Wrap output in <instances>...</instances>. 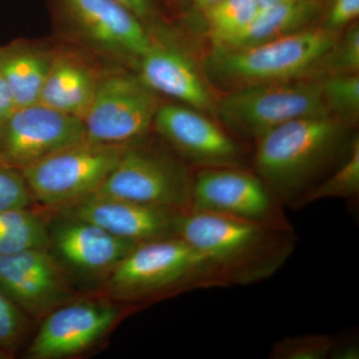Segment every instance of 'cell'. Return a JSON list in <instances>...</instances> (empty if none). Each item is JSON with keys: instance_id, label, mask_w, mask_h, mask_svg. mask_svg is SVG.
Returning a JSON list of instances; mask_svg holds the SVG:
<instances>
[{"instance_id": "6da1fadb", "label": "cell", "mask_w": 359, "mask_h": 359, "mask_svg": "<svg viewBox=\"0 0 359 359\" xmlns=\"http://www.w3.org/2000/svg\"><path fill=\"white\" fill-rule=\"evenodd\" d=\"M349 125L332 114L285 123L257 140L255 173L285 207L299 209L351 149Z\"/></svg>"}, {"instance_id": "7a4b0ae2", "label": "cell", "mask_w": 359, "mask_h": 359, "mask_svg": "<svg viewBox=\"0 0 359 359\" xmlns=\"http://www.w3.org/2000/svg\"><path fill=\"white\" fill-rule=\"evenodd\" d=\"M177 237L205 255L228 287L268 280L287 263L297 241L294 228L194 210L180 215Z\"/></svg>"}, {"instance_id": "3957f363", "label": "cell", "mask_w": 359, "mask_h": 359, "mask_svg": "<svg viewBox=\"0 0 359 359\" xmlns=\"http://www.w3.org/2000/svg\"><path fill=\"white\" fill-rule=\"evenodd\" d=\"M108 287L111 294L129 302L228 287L207 257L177 236L137 245L111 273Z\"/></svg>"}, {"instance_id": "277c9868", "label": "cell", "mask_w": 359, "mask_h": 359, "mask_svg": "<svg viewBox=\"0 0 359 359\" xmlns=\"http://www.w3.org/2000/svg\"><path fill=\"white\" fill-rule=\"evenodd\" d=\"M337 42L334 32L323 26L243 48L215 47L208 69L219 83L237 85L238 88L304 79L323 71Z\"/></svg>"}, {"instance_id": "5b68a950", "label": "cell", "mask_w": 359, "mask_h": 359, "mask_svg": "<svg viewBox=\"0 0 359 359\" xmlns=\"http://www.w3.org/2000/svg\"><path fill=\"white\" fill-rule=\"evenodd\" d=\"M226 129L245 138H261L299 118L332 114L318 80L299 79L240 87L216 105Z\"/></svg>"}, {"instance_id": "8992f818", "label": "cell", "mask_w": 359, "mask_h": 359, "mask_svg": "<svg viewBox=\"0 0 359 359\" xmlns=\"http://www.w3.org/2000/svg\"><path fill=\"white\" fill-rule=\"evenodd\" d=\"M128 145L79 142L21 170L33 199L62 208L95 192Z\"/></svg>"}, {"instance_id": "52a82bcc", "label": "cell", "mask_w": 359, "mask_h": 359, "mask_svg": "<svg viewBox=\"0 0 359 359\" xmlns=\"http://www.w3.org/2000/svg\"><path fill=\"white\" fill-rule=\"evenodd\" d=\"M194 174L172 156L130 144L95 195L189 211ZM92 195V194H91Z\"/></svg>"}, {"instance_id": "ba28073f", "label": "cell", "mask_w": 359, "mask_h": 359, "mask_svg": "<svg viewBox=\"0 0 359 359\" xmlns=\"http://www.w3.org/2000/svg\"><path fill=\"white\" fill-rule=\"evenodd\" d=\"M191 210L292 228L276 194L259 175L243 167L204 168L194 174Z\"/></svg>"}, {"instance_id": "9c48e42d", "label": "cell", "mask_w": 359, "mask_h": 359, "mask_svg": "<svg viewBox=\"0 0 359 359\" xmlns=\"http://www.w3.org/2000/svg\"><path fill=\"white\" fill-rule=\"evenodd\" d=\"M157 101L138 76L112 73L98 80L93 100L82 118L85 140L106 145H130L151 128Z\"/></svg>"}, {"instance_id": "30bf717a", "label": "cell", "mask_w": 359, "mask_h": 359, "mask_svg": "<svg viewBox=\"0 0 359 359\" xmlns=\"http://www.w3.org/2000/svg\"><path fill=\"white\" fill-rule=\"evenodd\" d=\"M83 140L80 118L40 102L18 107L0 124V162L21 171Z\"/></svg>"}, {"instance_id": "8fae6325", "label": "cell", "mask_w": 359, "mask_h": 359, "mask_svg": "<svg viewBox=\"0 0 359 359\" xmlns=\"http://www.w3.org/2000/svg\"><path fill=\"white\" fill-rule=\"evenodd\" d=\"M0 290L34 318L74 299L65 269L50 249L0 255Z\"/></svg>"}, {"instance_id": "7c38bea8", "label": "cell", "mask_w": 359, "mask_h": 359, "mask_svg": "<svg viewBox=\"0 0 359 359\" xmlns=\"http://www.w3.org/2000/svg\"><path fill=\"white\" fill-rule=\"evenodd\" d=\"M153 125L183 159L200 169L243 167L244 153L237 141L199 110L184 104L161 106Z\"/></svg>"}, {"instance_id": "4fadbf2b", "label": "cell", "mask_w": 359, "mask_h": 359, "mask_svg": "<svg viewBox=\"0 0 359 359\" xmlns=\"http://www.w3.org/2000/svg\"><path fill=\"white\" fill-rule=\"evenodd\" d=\"M119 313L105 302L72 301L43 318L27 358L61 359L84 353L107 334Z\"/></svg>"}, {"instance_id": "5bb4252c", "label": "cell", "mask_w": 359, "mask_h": 359, "mask_svg": "<svg viewBox=\"0 0 359 359\" xmlns=\"http://www.w3.org/2000/svg\"><path fill=\"white\" fill-rule=\"evenodd\" d=\"M75 29L92 46L138 63L152 36L126 7L114 0H60Z\"/></svg>"}, {"instance_id": "9a60e30c", "label": "cell", "mask_w": 359, "mask_h": 359, "mask_svg": "<svg viewBox=\"0 0 359 359\" xmlns=\"http://www.w3.org/2000/svg\"><path fill=\"white\" fill-rule=\"evenodd\" d=\"M59 212L61 216L88 222L112 235L140 244L177 236L179 216L185 211L92 194L59 208Z\"/></svg>"}, {"instance_id": "2e32d148", "label": "cell", "mask_w": 359, "mask_h": 359, "mask_svg": "<svg viewBox=\"0 0 359 359\" xmlns=\"http://www.w3.org/2000/svg\"><path fill=\"white\" fill-rule=\"evenodd\" d=\"M50 249L62 268L87 276L109 278L138 243L112 235L96 224L61 216L48 226Z\"/></svg>"}, {"instance_id": "e0dca14e", "label": "cell", "mask_w": 359, "mask_h": 359, "mask_svg": "<svg viewBox=\"0 0 359 359\" xmlns=\"http://www.w3.org/2000/svg\"><path fill=\"white\" fill-rule=\"evenodd\" d=\"M142 83L201 112L216 109L204 78L192 59L176 45L152 37L150 48L137 63Z\"/></svg>"}, {"instance_id": "ac0fdd59", "label": "cell", "mask_w": 359, "mask_h": 359, "mask_svg": "<svg viewBox=\"0 0 359 359\" xmlns=\"http://www.w3.org/2000/svg\"><path fill=\"white\" fill-rule=\"evenodd\" d=\"M98 80L77 58L53 55L39 102L82 120L93 100Z\"/></svg>"}, {"instance_id": "d6986e66", "label": "cell", "mask_w": 359, "mask_h": 359, "mask_svg": "<svg viewBox=\"0 0 359 359\" xmlns=\"http://www.w3.org/2000/svg\"><path fill=\"white\" fill-rule=\"evenodd\" d=\"M53 55L26 42L0 46V75L11 90L16 108L39 102Z\"/></svg>"}, {"instance_id": "ffe728a7", "label": "cell", "mask_w": 359, "mask_h": 359, "mask_svg": "<svg viewBox=\"0 0 359 359\" xmlns=\"http://www.w3.org/2000/svg\"><path fill=\"white\" fill-rule=\"evenodd\" d=\"M318 0H294L280 6L259 9L247 27L231 39L215 45L216 48L235 49L263 43L306 28L320 13Z\"/></svg>"}, {"instance_id": "44dd1931", "label": "cell", "mask_w": 359, "mask_h": 359, "mask_svg": "<svg viewBox=\"0 0 359 359\" xmlns=\"http://www.w3.org/2000/svg\"><path fill=\"white\" fill-rule=\"evenodd\" d=\"M50 249L48 226L28 209L0 212V255Z\"/></svg>"}, {"instance_id": "7402d4cb", "label": "cell", "mask_w": 359, "mask_h": 359, "mask_svg": "<svg viewBox=\"0 0 359 359\" xmlns=\"http://www.w3.org/2000/svg\"><path fill=\"white\" fill-rule=\"evenodd\" d=\"M259 7L256 0H219L205 9V20L215 45L244 30Z\"/></svg>"}, {"instance_id": "603a6c76", "label": "cell", "mask_w": 359, "mask_h": 359, "mask_svg": "<svg viewBox=\"0 0 359 359\" xmlns=\"http://www.w3.org/2000/svg\"><path fill=\"white\" fill-rule=\"evenodd\" d=\"M359 194V140L354 137L351 149L327 178L311 191L306 205L325 199L355 200Z\"/></svg>"}, {"instance_id": "cb8c5ba5", "label": "cell", "mask_w": 359, "mask_h": 359, "mask_svg": "<svg viewBox=\"0 0 359 359\" xmlns=\"http://www.w3.org/2000/svg\"><path fill=\"white\" fill-rule=\"evenodd\" d=\"M320 83L330 113L346 124L355 122L359 113L358 73L330 75Z\"/></svg>"}, {"instance_id": "d4e9b609", "label": "cell", "mask_w": 359, "mask_h": 359, "mask_svg": "<svg viewBox=\"0 0 359 359\" xmlns=\"http://www.w3.org/2000/svg\"><path fill=\"white\" fill-rule=\"evenodd\" d=\"M337 337L327 334H306L283 337L271 347L273 359H327L332 356Z\"/></svg>"}, {"instance_id": "484cf974", "label": "cell", "mask_w": 359, "mask_h": 359, "mask_svg": "<svg viewBox=\"0 0 359 359\" xmlns=\"http://www.w3.org/2000/svg\"><path fill=\"white\" fill-rule=\"evenodd\" d=\"M33 200L20 170L0 162V212L28 209Z\"/></svg>"}, {"instance_id": "4316f807", "label": "cell", "mask_w": 359, "mask_h": 359, "mask_svg": "<svg viewBox=\"0 0 359 359\" xmlns=\"http://www.w3.org/2000/svg\"><path fill=\"white\" fill-rule=\"evenodd\" d=\"M26 314L0 290V347L9 353L26 332Z\"/></svg>"}, {"instance_id": "83f0119b", "label": "cell", "mask_w": 359, "mask_h": 359, "mask_svg": "<svg viewBox=\"0 0 359 359\" xmlns=\"http://www.w3.org/2000/svg\"><path fill=\"white\" fill-rule=\"evenodd\" d=\"M323 69L328 71L330 75L358 73L359 28L358 25L351 27L344 35L341 41L337 42L334 50L325 61Z\"/></svg>"}, {"instance_id": "f1b7e54d", "label": "cell", "mask_w": 359, "mask_h": 359, "mask_svg": "<svg viewBox=\"0 0 359 359\" xmlns=\"http://www.w3.org/2000/svg\"><path fill=\"white\" fill-rule=\"evenodd\" d=\"M358 14L359 0H334L323 27L335 32L358 18Z\"/></svg>"}, {"instance_id": "f546056e", "label": "cell", "mask_w": 359, "mask_h": 359, "mask_svg": "<svg viewBox=\"0 0 359 359\" xmlns=\"http://www.w3.org/2000/svg\"><path fill=\"white\" fill-rule=\"evenodd\" d=\"M330 358L358 359L359 347L355 342L351 341V340L337 339Z\"/></svg>"}, {"instance_id": "4dcf8cb0", "label": "cell", "mask_w": 359, "mask_h": 359, "mask_svg": "<svg viewBox=\"0 0 359 359\" xmlns=\"http://www.w3.org/2000/svg\"><path fill=\"white\" fill-rule=\"evenodd\" d=\"M15 108V103H14L11 90L0 75V124L11 114Z\"/></svg>"}, {"instance_id": "1f68e13d", "label": "cell", "mask_w": 359, "mask_h": 359, "mask_svg": "<svg viewBox=\"0 0 359 359\" xmlns=\"http://www.w3.org/2000/svg\"><path fill=\"white\" fill-rule=\"evenodd\" d=\"M126 7L139 20H144L152 13V0H114Z\"/></svg>"}, {"instance_id": "d6a6232c", "label": "cell", "mask_w": 359, "mask_h": 359, "mask_svg": "<svg viewBox=\"0 0 359 359\" xmlns=\"http://www.w3.org/2000/svg\"><path fill=\"white\" fill-rule=\"evenodd\" d=\"M259 9L269 8V7L280 6V4H287V2L294 1V0H256Z\"/></svg>"}, {"instance_id": "836d02e7", "label": "cell", "mask_w": 359, "mask_h": 359, "mask_svg": "<svg viewBox=\"0 0 359 359\" xmlns=\"http://www.w3.org/2000/svg\"><path fill=\"white\" fill-rule=\"evenodd\" d=\"M218 1H219V0H195V4L198 8L205 11V8H208V7L212 6V4Z\"/></svg>"}, {"instance_id": "e575fe53", "label": "cell", "mask_w": 359, "mask_h": 359, "mask_svg": "<svg viewBox=\"0 0 359 359\" xmlns=\"http://www.w3.org/2000/svg\"><path fill=\"white\" fill-rule=\"evenodd\" d=\"M8 358L9 353L4 351V349H2L1 347H0V359H6Z\"/></svg>"}]
</instances>
